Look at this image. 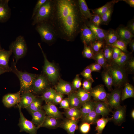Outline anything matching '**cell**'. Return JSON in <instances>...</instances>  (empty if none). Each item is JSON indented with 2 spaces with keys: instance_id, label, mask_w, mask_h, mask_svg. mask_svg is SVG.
<instances>
[{
  "instance_id": "6da1fadb",
  "label": "cell",
  "mask_w": 134,
  "mask_h": 134,
  "mask_svg": "<svg viewBox=\"0 0 134 134\" xmlns=\"http://www.w3.org/2000/svg\"><path fill=\"white\" fill-rule=\"evenodd\" d=\"M50 22L58 38L67 41L75 40L86 20L80 14L77 0H54Z\"/></svg>"
},
{
  "instance_id": "7a4b0ae2",
  "label": "cell",
  "mask_w": 134,
  "mask_h": 134,
  "mask_svg": "<svg viewBox=\"0 0 134 134\" xmlns=\"http://www.w3.org/2000/svg\"><path fill=\"white\" fill-rule=\"evenodd\" d=\"M16 63L13 60L11 67L12 71L18 78L20 82L19 90L21 94L28 92H32L34 81L37 75L27 72H22L17 68Z\"/></svg>"
},
{
  "instance_id": "3957f363",
  "label": "cell",
  "mask_w": 134,
  "mask_h": 134,
  "mask_svg": "<svg viewBox=\"0 0 134 134\" xmlns=\"http://www.w3.org/2000/svg\"><path fill=\"white\" fill-rule=\"evenodd\" d=\"M35 29L39 34L42 41L49 45L54 44L58 38L50 21L43 22L37 24Z\"/></svg>"
},
{
  "instance_id": "277c9868",
  "label": "cell",
  "mask_w": 134,
  "mask_h": 134,
  "mask_svg": "<svg viewBox=\"0 0 134 134\" xmlns=\"http://www.w3.org/2000/svg\"><path fill=\"white\" fill-rule=\"evenodd\" d=\"M54 7V0H47L32 19V25L34 26L43 22L50 21Z\"/></svg>"
},
{
  "instance_id": "5b68a950",
  "label": "cell",
  "mask_w": 134,
  "mask_h": 134,
  "mask_svg": "<svg viewBox=\"0 0 134 134\" xmlns=\"http://www.w3.org/2000/svg\"><path fill=\"white\" fill-rule=\"evenodd\" d=\"M38 45L41 50L44 58V64L43 70L44 74L51 84H56L60 78L58 69L54 63L50 62L48 60L40 44L38 43Z\"/></svg>"
},
{
  "instance_id": "8992f818",
  "label": "cell",
  "mask_w": 134,
  "mask_h": 134,
  "mask_svg": "<svg viewBox=\"0 0 134 134\" xmlns=\"http://www.w3.org/2000/svg\"><path fill=\"white\" fill-rule=\"evenodd\" d=\"M106 68L112 77L113 86L119 88L127 82V72L124 68L112 64H108Z\"/></svg>"
},
{
  "instance_id": "52a82bcc",
  "label": "cell",
  "mask_w": 134,
  "mask_h": 134,
  "mask_svg": "<svg viewBox=\"0 0 134 134\" xmlns=\"http://www.w3.org/2000/svg\"><path fill=\"white\" fill-rule=\"evenodd\" d=\"M9 50L13 53L16 63L20 59L25 55L27 51V47L24 37L19 35L12 41L9 46Z\"/></svg>"
},
{
  "instance_id": "ba28073f",
  "label": "cell",
  "mask_w": 134,
  "mask_h": 134,
  "mask_svg": "<svg viewBox=\"0 0 134 134\" xmlns=\"http://www.w3.org/2000/svg\"><path fill=\"white\" fill-rule=\"evenodd\" d=\"M51 84L44 74L37 75L34 81L32 92L34 95L42 94L50 88Z\"/></svg>"
},
{
  "instance_id": "9c48e42d",
  "label": "cell",
  "mask_w": 134,
  "mask_h": 134,
  "mask_svg": "<svg viewBox=\"0 0 134 134\" xmlns=\"http://www.w3.org/2000/svg\"><path fill=\"white\" fill-rule=\"evenodd\" d=\"M18 108L20 118L18 125L20 129V132H25L29 134H36L39 128L35 126L31 121L26 118L22 111L21 108Z\"/></svg>"
},
{
  "instance_id": "30bf717a",
  "label": "cell",
  "mask_w": 134,
  "mask_h": 134,
  "mask_svg": "<svg viewBox=\"0 0 134 134\" xmlns=\"http://www.w3.org/2000/svg\"><path fill=\"white\" fill-rule=\"evenodd\" d=\"M122 90L117 88L113 90L111 92L108 93L107 103L111 108L116 109L120 107Z\"/></svg>"
},
{
  "instance_id": "8fae6325",
  "label": "cell",
  "mask_w": 134,
  "mask_h": 134,
  "mask_svg": "<svg viewBox=\"0 0 134 134\" xmlns=\"http://www.w3.org/2000/svg\"><path fill=\"white\" fill-rule=\"evenodd\" d=\"M89 92L95 101H101L107 103L108 93L104 89V85H98L92 88Z\"/></svg>"
},
{
  "instance_id": "7c38bea8",
  "label": "cell",
  "mask_w": 134,
  "mask_h": 134,
  "mask_svg": "<svg viewBox=\"0 0 134 134\" xmlns=\"http://www.w3.org/2000/svg\"><path fill=\"white\" fill-rule=\"evenodd\" d=\"M80 37L83 43H85L87 45H90L97 41L95 35L86 25L85 22L82 26L80 32Z\"/></svg>"
},
{
  "instance_id": "4fadbf2b",
  "label": "cell",
  "mask_w": 134,
  "mask_h": 134,
  "mask_svg": "<svg viewBox=\"0 0 134 134\" xmlns=\"http://www.w3.org/2000/svg\"><path fill=\"white\" fill-rule=\"evenodd\" d=\"M20 95L19 91L16 93L7 94L3 97L2 102L5 106L10 108L18 104L20 101Z\"/></svg>"
},
{
  "instance_id": "5bb4252c",
  "label": "cell",
  "mask_w": 134,
  "mask_h": 134,
  "mask_svg": "<svg viewBox=\"0 0 134 134\" xmlns=\"http://www.w3.org/2000/svg\"><path fill=\"white\" fill-rule=\"evenodd\" d=\"M55 90L57 93L67 95L74 92L71 83L60 78L55 86Z\"/></svg>"
},
{
  "instance_id": "9a60e30c",
  "label": "cell",
  "mask_w": 134,
  "mask_h": 134,
  "mask_svg": "<svg viewBox=\"0 0 134 134\" xmlns=\"http://www.w3.org/2000/svg\"><path fill=\"white\" fill-rule=\"evenodd\" d=\"M9 0H0V22L7 21L11 15V11L8 5Z\"/></svg>"
},
{
  "instance_id": "2e32d148",
  "label": "cell",
  "mask_w": 134,
  "mask_h": 134,
  "mask_svg": "<svg viewBox=\"0 0 134 134\" xmlns=\"http://www.w3.org/2000/svg\"><path fill=\"white\" fill-rule=\"evenodd\" d=\"M12 53L10 50H7L2 49L0 50V67L7 72L12 71L8 63L9 58Z\"/></svg>"
},
{
  "instance_id": "e0dca14e",
  "label": "cell",
  "mask_w": 134,
  "mask_h": 134,
  "mask_svg": "<svg viewBox=\"0 0 134 134\" xmlns=\"http://www.w3.org/2000/svg\"><path fill=\"white\" fill-rule=\"evenodd\" d=\"M42 109L46 115L59 119L63 118L62 113L59 111L54 104L48 103L42 106Z\"/></svg>"
},
{
  "instance_id": "ac0fdd59",
  "label": "cell",
  "mask_w": 134,
  "mask_h": 134,
  "mask_svg": "<svg viewBox=\"0 0 134 134\" xmlns=\"http://www.w3.org/2000/svg\"><path fill=\"white\" fill-rule=\"evenodd\" d=\"M85 23L93 33L97 40L100 41L104 43V39L107 30L95 26L91 23L88 19L85 20Z\"/></svg>"
},
{
  "instance_id": "d6986e66",
  "label": "cell",
  "mask_w": 134,
  "mask_h": 134,
  "mask_svg": "<svg viewBox=\"0 0 134 134\" xmlns=\"http://www.w3.org/2000/svg\"><path fill=\"white\" fill-rule=\"evenodd\" d=\"M78 120H73L67 118L61 122L59 127L65 130L68 134H75L78 129Z\"/></svg>"
},
{
  "instance_id": "ffe728a7",
  "label": "cell",
  "mask_w": 134,
  "mask_h": 134,
  "mask_svg": "<svg viewBox=\"0 0 134 134\" xmlns=\"http://www.w3.org/2000/svg\"><path fill=\"white\" fill-rule=\"evenodd\" d=\"M36 96L32 92H28L21 94L20 100L17 105L18 107L21 108L27 107Z\"/></svg>"
},
{
  "instance_id": "44dd1931",
  "label": "cell",
  "mask_w": 134,
  "mask_h": 134,
  "mask_svg": "<svg viewBox=\"0 0 134 134\" xmlns=\"http://www.w3.org/2000/svg\"><path fill=\"white\" fill-rule=\"evenodd\" d=\"M116 30L119 38L128 43L134 37V35L130 31L123 25H120Z\"/></svg>"
},
{
  "instance_id": "7402d4cb",
  "label": "cell",
  "mask_w": 134,
  "mask_h": 134,
  "mask_svg": "<svg viewBox=\"0 0 134 134\" xmlns=\"http://www.w3.org/2000/svg\"><path fill=\"white\" fill-rule=\"evenodd\" d=\"M32 116V122L39 128L43 123L46 115L42 109L30 113Z\"/></svg>"
},
{
  "instance_id": "603a6c76",
  "label": "cell",
  "mask_w": 134,
  "mask_h": 134,
  "mask_svg": "<svg viewBox=\"0 0 134 134\" xmlns=\"http://www.w3.org/2000/svg\"><path fill=\"white\" fill-rule=\"evenodd\" d=\"M125 106H121L115 109L113 113L111 120L116 124H119L124 121L126 116Z\"/></svg>"
},
{
  "instance_id": "cb8c5ba5",
  "label": "cell",
  "mask_w": 134,
  "mask_h": 134,
  "mask_svg": "<svg viewBox=\"0 0 134 134\" xmlns=\"http://www.w3.org/2000/svg\"><path fill=\"white\" fill-rule=\"evenodd\" d=\"M119 38L116 30L110 29L107 31L104 40V45H110L115 42Z\"/></svg>"
},
{
  "instance_id": "d4e9b609",
  "label": "cell",
  "mask_w": 134,
  "mask_h": 134,
  "mask_svg": "<svg viewBox=\"0 0 134 134\" xmlns=\"http://www.w3.org/2000/svg\"><path fill=\"white\" fill-rule=\"evenodd\" d=\"M64 114L67 118L73 120H78L82 116L80 109L75 107H69L65 109Z\"/></svg>"
},
{
  "instance_id": "484cf974",
  "label": "cell",
  "mask_w": 134,
  "mask_h": 134,
  "mask_svg": "<svg viewBox=\"0 0 134 134\" xmlns=\"http://www.w3.org/2000/svg\"><path fill=\"white\" fill-rule=\"evenodd\" d=\"M58 119L46 115L44 121L40 127H43L49 129H54L59 127L61 123Z\"/></svg>"
},
{
  "instance_id": "4316f807",
  "label": "cell",
  "mask_w": 134,
  "mask_h": 134,
  "mask_svg": "<svg viewBox=\"0 0 134 134\" xmlns=\"http://www.w3.org/2000/svg\"><path fill=\"white\" fill-rule=\"evenodd\" d=\"M132 52L126 53L121 51L119 58L117 60L112 61L110 64H115L124 68L132 57Z\"/></svg>"
},
{
  "instance_id": "83f0119b",
  "label": "cell",
  "mask_w": 134,
  "mask_h": 134,
  "mask_svg": "<svg viewBox=\"0 0 134 134\" xmlns=\"http://www.w3.org/2000/svg\"><path fill=\"white\" fill-rule=\"evenodd\" d=\"M78 4L81 14L85 20L89 19L92 15L85 0H78Z\"/></svg>"
},
{
  "instance_id": "f1b7e54d",
  "label": "cell",
  "mask_w": 134,
  "mask_h": 134,
  "mask_svg": "<svg viewBox=\"0 0 134 134\" xmlns=\"http://www.w3.org/2000/svg\"><path fill=\"white\" fill-rule=\"evenodd\" d=\"M101 75L102 80L109 91H112L113 90L112 88V78L110 72L107 68L104 69L101 73Z\"/></svg>"
},
{
  "instance_id": "f546056e",
  "label": "cell",
  "mask_w": 134,
  "mask_h": 134,
  "mask_svg": "<svg viewBox=\"0 0 134 134\" xmlns=\"http://www.w3.org/2000/svg\"><path fill=\"white\" fill-rule=\"evenodd\" d=\"M124 89L122 91L121 100L123 101L129 98L134 97V88L133 86L127 82L124 85Z\"/></svg>"
},
{
  "instance_id": "4dcf8cb0",
  "label": "cell",
  "mask_w": 134,
  "mask_h": 134,
  "mask_svg": "<svg viewBox=\"0 0 134 134\" xmlns=\"http://www.w3.org/2000/svg\"><path fill=\"white\" fill-rule=\"evenodd\" d=\"M43 101L41 97L39 98L36 96L26 109L30 114L42 109V103Z\"/></svg>"
},
{
  "instance_id": "1f68e13d",
  "label": "cell",
  "mask_w": 134,
  "mask_h": 134,
  "mask_svg": "<svg viewBox=\"0 0 134 134\" xmlns=\"http://www.w3.org/2000/svg\"><path fill=\"white\" fill-rule=\"evenodd\" d=\"M57 93L55 89L50 88L43 93L40 97L46 103H53L54 98Z\"/></svg>"
},
{
  "instance_id": "d6a6232c",
  "label": "cell",
  "mask_w": 134,
  "mask_h": 134,
  "mask_svg": "<svg viewBox=\"0 0 134 134\" xmlns=\"http://www.w3.org/2000/svg\"><path fill=\"white\" fill-rule=\"evenodd\" d=\"M75 92L80 99L82 106L86 102L91 100L92 97L89 92L83 88H80Z\"/></svg>"
},
{
  "instance_id": "836d02e7",
  "label": "cell",
  "mask_w": 134,
  "mask_h": 134,
  "mask_svg": "<svg viewBox=\"0 0 134 134\" xmlns=\"http://www.w3.org/2000/svg\"><path fill=\"white\" fill-rule=\"evenodd\" d=\"M119 0H112L106 3L102 6L94 9H92V13H96L101 15L106 12L115 3Z\"/></svg>"
},
{
  "instance_id": "e575fe53",
  "label": "cell",
  "mask_w": 134,
  "mask_h": 134,
  "mask_svg": "<svg viewBox=\"0 0 134 134\" xmlns=\"http://www.w3.org/2000/svg\"><path fill=\"white\" fill-rule=\"evenodd\" d=\"M69 103V107L80 108L82 105L80 101L75 92H73L68 95Z\"/></svg>"
},
{
  "instance_id": "d590c367",
  "label": "cell",
  "mask_w": 134,
  "mask_h": 134,
  "mask_svg": "<svg viewBox=\"0 0 134 134\" xmlns=\"http://www.w3.org/2000/svg\"><path fill=\"white\" fill-rule=\"evenodd\" d=\"M95 106V101L91 100L86 102L80 108L82 119L87 114L93 110Z\"/></svg>"
},
{
  "instance_id": "8d00e7d4",
  "label": "cell",
  "mask_w": 134,
  "mask_h": 134,
  "mask_svg": "<svg viewBox=\"0 0 134 134\" xmlns=\"http://www.w3.org/2000/svg\"><path fill=\"white\" fill-rule=\"evenodd\" d=\"M93 59L96 62L100 65L104 69L106 68L108 64L105 59L103 49L94 54Z\"/></svg>"
},
{
  "instance_id": "74e56055",
  "label": "cell",
  "mask_w": 134,
  "mask_h": 134,
  "mask_svg": "<svg viewBox=\"0 0 134 134\" xmlns=\"http://www.w3.org/2000/svg\"><path fill=\"white\" fill-rule=\"evenodd\" d=\"M111 120V118L108 117H102L99 118L96 123L97 126L95 130L97 132L96 134H101L106 124Z\"/></svg>"
},
{
  "instance_id": "f35d334b",
  "label": "cell",
  "mask_w": 134,
  "mask_h": 134,
  "mask_svg": "<svg viewBox=\"0 0 134 134\" xmlns=\"http://www.w3.org/2000/svg\"><path fill=\"white\" fill-rule=\"evenodd\" d=\"M100 116L97 114L94 109L86 115L82 119V121L83 122L87 123L91 125L95 124L99 118Z\"/></svg>"
},
{
  "instance_id": "ab89813d",
  "label": "cell",
  "mask_w": 134,
  "mask_h": 134,
  "mask_svg": "<svg viewBox=\"0 0 134 134\" xmlns=\"http://www.w3.org/2000/svg\"><path fill=\"white\" fill-rule=\"evenodd\" d=\"M113 47L109 45H104L103 51L105 60L108 64H110L112 61Z\"/></svg>"
},
{
  "instance_id": "60d3db41",
  "label": "cell",
  "mask_w": 134,
  "mask_h": 134,
  "mask_svg": "<svg viewBox=\"0 0 134 134\" xmlns=\"http://www.w3.org/2000/svg\"><path fill=\"white\" fill-rule=\"evenodd\" d=\"M128 44L127 43L119 38L114 43L109 46L117 48L124 52L128 53L127 50Z\"/></svg>"
},
{
  "instance_id": "b9f144b4",
  "label": "cell",
  "mask_w": 134,
  "mask_h": 134,
  "mask_svg": "<svg viewBox=\"0 0 134 134\" xmlns=\"http://www.w3.org/2000/svg\"><path fill=\"white\" fill-rule=\"evenodd\" d=\"M114 6H112L106 12L101 15L102 25H108L110 21L113 11Z\"/></svg>"
},
{
  "instance_id": "7bdbcfd3",
  "label": "cell",
  "mask_w": 134,
  "mask_h": 134,
  "mask_svg": "<svg viewBox=\"0 0 134 134\" xmlns=\"http://www.w3.org/2000/svg\"><path fill=\"white\" fill-rule=\"evenodd\" d=\"M84 48L82 52V55L84 58L90 59H93L94 54L90 45H87L85 43Z\"/></svg>"
},
{
  "instance_id": "ee69618b",
  "label": "cell",
  "mask_w": 134,
  "mask_h": 134,
  "mask_svg": "<svg viewBox=\"0 0 134 134\" xmlns=\"http://www.w3.org/2000/svg\"><path fill=\"white\" fill-rule=\"evenodd\" d=\"M89 19L90 22L97 27H100L102 25L101 16L98 14L92 13L91 16Z\"/></svg>"
},
{
  "instance_id": "f6af8a7d",
  "label": "cell",
  "mask_w": 134,
  "mask_h": 134,
  "mask_svg": "<svg viewBox=\"0 0 134 134\" xmlns=\"http://www.w3.org/2000/svg\"><path fill=\"white\" fill-rule=\"evenodd\" d=\"M104 45L103 42L97 40L93 42L90 46L95 54L103 49Z\"/></svg>"
},
{
  "instance_id": "bcb514c9",
  "label": "cell",
  "mask_w": 134,
  "mask_h": 134,
  "mask_svg": "<svg viewBox=\"0 0 134 134\" xmlns=\"http://www.w3.org/2000/svg\"><path fill=\"white\" fill-rule=\"evenodd\" d=\"M92 72L90 69L87 67L80 74L85 79L91 80L94 82V80L93 78Z\"/></svg>"
},
{
  "instance_id": "7dc6e473",
  "label": "cell",
  "mask_w": 134,
  "mask_h": 134,
  "mask_svg": "<svg viewBox=\"0 0 134 134\" xmlns=\"http://www.w3.org/2000/svg\"><path fill=\"white\" fill-rule=\"evenodd\" d=\"M79 75V74L76 75L71 83L74 91L77 90L82 85V79Z\"/></svg>"
},
{
  "instance_id": "c3c4849f",
  "label": "cell",
  "mask_w": 134,
  "mask_h": 134,
  "mask_svg": "<svg viewBox=\"0 0 134 134\" xmlns=\"http://www.w3.org/2000/svg\"><path fill=\"white\" fill-rule=\"evenodd\" d=\"M126 71L131 73H133L134 71V58L132 57L129 60L127 64L124 68Z\"/></svg>"
},
{
  "instance_id": "681fc988",
  "label": "cell",
  "mask_w": 134,
  "mask_h": 134,
  "mask_svg": "<svg viewBox=\"0 0 134 134\" xmlns=\"http://www.w3.org/2000/svg\"><path fill=\"white\" fill-rule=\"evenodd\" d=\"M95 106L109 113L111 110L108 105L106 103L101 101H95Z\"/></svg>"
},
{
  "instance_id": "f907efd6",
  "label": "cell",
  "mask_w": 134,
  "mask_h": 134,
  "mask_svg": "<svg viewBox=\"0 0 134 134\" xmlns=\"http://www.w3.org/2000/svg\"><path fill=\"white\" fill-rule=\"evenodd\" d=\"M47 0H38L34 8L32 15L31 19H32L36 14L42 5L45 3Z\"/></svg>"
},
{
  "instance_id": "816d5d0a",
  "label": "cell",
  "mask_w": 134,
  "mask_h": 134,
  "mask_svg": "<svg viewBox=\"0 0 134 134\" xmlns=\"http://www.w3.org/2000/svg\"><path fill=\"white\" fill-rule=\"evenodd\" d=\"M93 82L92 81L84 79L82 83L83 89L89 92L92 89V85Z\"/></svg>"
},
{
  "instance_id": "f5cc1de1",
  "label": "cell",
  "mask_w": 134,
  "mask_h": 134,
  "mask_svg": "<svg viewBox=\"0 0 134 134\" xmlns=\"http://www.w3.org/2000/svg\"><path fill=\"white\" fill-rule=\"evenodd\" d=\"M90 124L86 122H83L80 126L79 129L81 132L84 134L88 133L90 129Z\"/></svg>"
},
{
  "instance_id": "db71d44e",
  "label": "cell",
  "mask_w": 134,
  "mask_h": 134,
  "mask_svg": "<svg viewBox=\"0 0 134 134\" xmlns=\"http://www.w3.org/2000/svg\"><path fill=\"white\" fill-rule=\"evenodd\" d=\"M92 72H99L102 67L96 62L92 63L87 66Z\"/></svg>"
},
{
  "instance_id": "11a10c76",
  "label": "cell",
  "mask_w": 134,
  "mask_h": 134,
  "mask_svg": "<svg viewBox=\"0 0 134 134\" xmlns=\"http://www.w3.org/2000/svg\"><path fill=\"white\" fill-rule=\"evenodd\" d=\"M59 104L61 108L66 109L69 107V101L68 98L63 99Z\"/></svg>"
},
{
  "instance_id": "9f6ffc18",
  "label": "cell",
  "mask_w": 134,
  "mask_h": 134,
  "mask_svg": "<svg viewBox=\"0 0 134 134\" xmlns=\"http://www.w3.org/2000/svg\"><path fill=\"white\" fill-rule=\"evenodd\" d=\"M113 47V50L112 62L117 60L119 58L121 51L120 49L117 48L115 47Z\"/></svg>"
},
{
  "instance_id": "6f0895ef",
  "label": "cell",
  "mask_w": 134,
  "mask_h": 134,
  "mask_svg": "<svg viewBox=\"0 0 134 134\" xmlns=\"http://www.w3.org/2000/svg\"><path fill=\"white\" fill-rule=\"evenodd\" d=\"M64 97V95L57 92L54 98L53 104L55 105L59 104L63 100Z\"/></svg>"
},
{
  "instance_id": "680465c9",
  "label": "cell",
  "mask_w": 134,
  "mask_h": 134,
  "mask_svg": "<svg viewBox=\"0 0 134 134\" xmlns=\"http://www.w3.org/2000/svg\"><path fill=\"white\" fill-rule=\"evenodd\" d=\"M134 35V18L129 20L126 26Z\"/></svg>"
},
{
  "instance_id": "91938a15",
  "label": "cell",
  "mask_w": 134,
  "mask_h": 134,
  "mask_svg": "<svg viewBox=\"0 0 134 134\" xmlns=\"http://www.w3.org/2000/svg\"><path fill=\"white\" fill-rule=\"evenodd\" d=\"M94 110L97 114L99 115H101L103 117H104L109 114L108 112L95 106Z\"/></svg>"
},
{
  "instance_id": "94428289",
  "label": "cell",
  "mask_w": 134,
  "mask_h": 134,
  "mask_svg": "<svg viewBox=\"0 0 134 134\" xmlns=\"http://www.w3.org/2000/svg\"><path fill=\"white\" fill-rule=\"evenodd\" d=\"M130 48L132 51V52L134 51V40L132 39L128 43Z\"/></svg>"
},
{
  "instance_id": "6125c7cd",
  "label": "cell",
  "mask_w": 134,
  "mask_h": 134,
  "mask_svg": "<svg viewBox=\"0 0 134 134\" xmlns=\"http://www.w3.org/2000/svg\"><path fill=\"white\" fill-rule=\"evenodd\" d=\"M126 3L129 4L132 7H134V0H122Z\"/></svg>"
},
{
  "instance_id": "be15d7a7",
  "label": "cell",
  "mask_w": 134,
  "mask_h": 134,
  "mask_svg": "<svg viewBox=\"0 0 134 134\" xmlns=\"http://www.w3.org/2000/svg\"><path fill=\"white\" fill-rule=\"evenodd\" d=\"M7 72L6 71L0 67V75Z\"/></svg>"
},
{
  "instance_id": "e7e4bbea",
  "label": "cell",
  "mask_w": 134,
  "mask_h": 134,
  "mask_svg": "<svg viewBox=\"0 0 134 134\" xmlns=\"http://www.w3.org/2000/svg\"><path fill=\"white\" fill-rule=\"evenodd\" d=\"M131 117L132 118L134 119V110L133 109L132 110L131 112Z\"/></svg>"
},
{
  "instance_id": "03108f58",
  "label": "cell",
  "mask_w": 134,
  "mask_h": 134,
  "mask_svg": "<svg viewBox=\"0 0 134 134\" xmlns=\"http://www.w3.org/2000/svg\"><path fill=\"white\" fill-rule=\"evenodd\" d=\"M2 49V48H1L0 44V50H1Z\"/></svg>"
}]
</instances>
